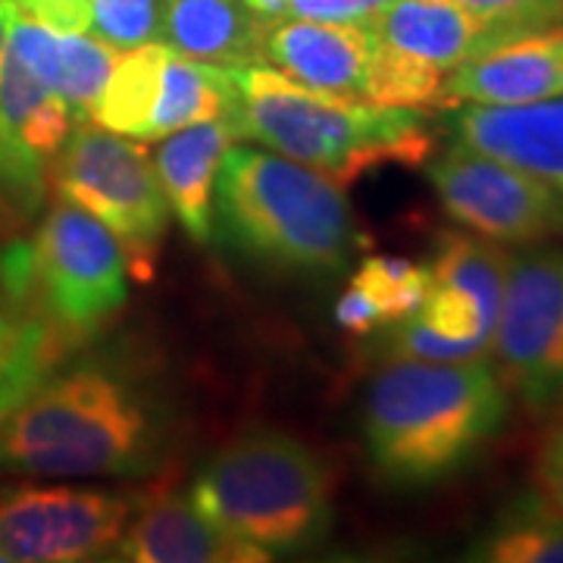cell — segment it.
I'll return each mask as SVG.
<instances>
[{"label":"cell","instance_id":"1","mask_svg":"<svg viewBox=\"0 0 563 563\" xmlns=\"http://www.w3.org/2000/svg\"><path fill=\"white\" fill-rule=\"evenodd\" d=\"M510 395L488 357H391L369 385L363 439L379 476L420 488L457 476L507 422Z\"/></svg>","mask_w":563,"mask_h":563},{"label":"cell","instance_id":"2","mask_svg":"<svg viewBox=\"0 0 563 563\" xmlns=\"http://www.w3.org/2000/svg\"><path fill=\"white\" fill-rule=\"evenodd\" d=\"M235 139L257 141L282 157L320 169L339 185L379 166H422L435 151L429 122L410 107H383L303 88L266 63L232 66Z\"/></svg>","mask_w":563,"mask_h":563},{"label":"cell","instance_id":"3","mask_svg":"<svg viewBox=\"0 0 563 563\" xmlns=\"http://www.w3.org/2000/svg\"><path fill=\"white\" fill-rule=\"evenodd\" d=\"M157 463V420L129 376L101 363L57 369L0 417V470L135 476Z\"/></svg>","mask_w":563,"mask_h":563},{"label":"cell","instance_id":"4","mask_svg":"<svg viewBox=\"0 0 563 563\" xmlns=\"http://www.w3.org/2000/svg\"><path fill=\"white\" fill-rule=\"evenodd\" d=\"M213 201L222 239L254 261L335 273L351 257L354 220L342 185L291 157L229 144Z\"/></svg>","mask_w":563,"mask_h":563},{"label":"cell","instance_id":"5","mask_svg":"<svg viewBox=\"0 0 563 563\" xmlns=\"http://www.w3.org/2000/svg\"><path fill=\"white\" fill-rule=\"evenodd\" d=\"M191 501L225 532L273 558L329 536L332 473L301 439L257 429L203 463Z\"/></svg>","mask_w":563,"mask_h":563},{"label":"cell","instance_id":"6","mask_svg":"<svg viewBox=\"0 0 563 563\" xmlns=\"http://www.w3.org/2000/svg\"><path fill=\"white\" fill-rule=\"evenodd\" d=\"M0 285L16 291L25 310L73 357L125 310L129 263L98 217L60 198L29 242L3 251Z\"/></svg>","mask_w":563,"mask_h":563},{"label":"cell","instance_id":"7","mask_svg":"<svg viewBox=\"0 0 563 563\" xmlns=\"http://www.w3.org/2000/svg\"><path fill=\"white\" fill-rule=\"evenodd\" d=\"M60 198L85 207L113 232L132 276L151 279L169 229V203L147 147L101 125L73 122L57 151Z\"/></svg>","mask_w":563,"mask_h":563},{"label":"cell","instance_id":"8","mask_svg":"<svg viewBox=\"0 0 563 563\" xmlns=\"http://www.w3.org/2000/svg\"><path fill=\"white\" fill-rule=\"evenodd\" d=\"M235 98L232 66L195 60L163 41H147L117 57L88 120L125 139L161 141L195 122L229 120Z\"/></svg>","mask_w":563,"mask_h":563},{"label":"cell","instance_id":"9","mask_svg":"<svg viewBox=\"0 0 563 563\" xmlns=\"http://www.w3.org/2000/svg\"><path fill=\"white\" fill-rule=\"evenodd\" d=\"M488 361L532 417L563 404V247L510 257Z\"/></svg>","mask_w":563,"mask_h":563},{"label":"cell","instance_id":"10","mask_svg":"<svg viewBox=\"0 0 563 563\" xmlns=\"http://www.w3.org/2000/svg\"><path fill=\"white\" fill-rule=\"evenodd\" d=\"M373 29L363 98L383 107L442 103L448 76L492 47L488 29L451 0H391Z\"/></svg>","mask_w":563,"mask_h":563},{"label":"cell","instance_id":"11","mask_svg":"<svg viewBox=\"0 0 563 563\" xmlns=\"http://www.w3.org/2000/svg\"><path fill=\"white\" fill-rule=\"evenodd\" d=\"M426 173L448 217L483 239L542 244L563 235L561 191L463 141L429 163Z\"/></svg>","mask_w":563,"mask_h":563},{"label":"cell","instance_id":"12","mask_svg":"<svg viewBox=\"0 0 563 563\" xmlns=\"http://www.w3.org/2000/svg\"><path fill=\"white\" fill-rule=\"evenodd\" d=\"M132 520L125 495L69 485L0 492V551L20 563L101 561Z\"/></svg>","mask_w":563,"mask_h":563},{"label":"cell","instance_id":"13","mask_svg":"<svg viewBox=\"0 0 563 563\" xmlns=\"http://www.w3.org/2000/svg\"><path fill=\"white\" fill-rule=\"evenodd\" d=\"M563 95V22L529 35L492 44L463 60L444 81L442 103H514L548 101Z\"/></svg>","mask_w":563,"mask_h":563},{"label":"cell","instance_id":"14","mask_svg":"<svg viewBox=\"0 0 563 563\" xmlns=\"http://www.w3.org/2000/svg\"><path fill=\"white\" fill-rule=\"evenodd\" d=\"M373 57V29L354 22L285 16L266 29L263 63L303 88L363 98Z\"/></svg>","mask_w":563,"mask_h":563},{"label":"cell","instance_id":"15","mask_svg":"<svg viewBox=\"0 0 563 563\" xmlns=\"http://www.w3.org/2000/svg\"><path fill=\"white\" fill-rule=\"evenodd\" d=\"M113 551V558L132 563L269 561L266 551L235 539L232 532L213 523L185 492L154 495L141 507L139 517L129 520Z\"/></svg>","mask_w":563,"mask_h":563},{"label":"cell","instance_id":"16","mask_svg":"<svg viewBox=\"0 0 563 563\" xmlns=\"http://www.w3.org/2000/svg\"><path fill=\"white\" fill-rule=\"evenodd\" d=\"M454 132L463 144L548 181L563 195V95L514 107L470 103L454 117Z\"/></svg>","mask_w":563,"mask_h":563},{"label":"cell","instance_id":"17","mask_svg":"<svg viewBox=\"0 0 563 563\" xmlns=\"http://www.w3.org/2000/svg\"><path fill=\"white\" fill-rule=\"evenodd\" d=\"M232 139L235 132L229 120H210L185 125L157 144V179L191 242L203 244L213 235V185Z\"/></svg>","mask_w":563,"mask_h":563},{"label":"cell","instance_id":"18","mask_svg":"<svg viewBox=\"0 0 563 563\" xmlns=\"http://www.w3.org/2000/svg\"><path fill=\"white\" fill-rule=\"evenodd\" d=\"M266 29L244 0H161L157 41L195 60L244 66L263 63Z\"/></svg>","mask_w":563,"mask_h":563},{"label":"cell","instance_id":"19","mask_svg":"<svg viewBox=\"0 0 563 563\" xmlns=\"http://www.w3.org/2000/svg\"><path fill=\"white\" fill-rule=\"evenodd\" d=\"M488 563H563V517L536 498H520L470 554Z\"/></svg>","mask_w":563,"mask_h":563},{"label":"cell","instance_id":"20","mask_svg":"<svg viewBox=\"0 0 563 563\" xmlns=\"http://www.w3.org/2000/svg\"><path fill=\"white\" fill-rule=\"evenodd\" d=\"M117 57V47L88 32H57V69L51 88L66 101L76 120H88V110Z\"/></svg>","mask_w":563,"mask_h":563},{"label":"cell","instance_id":"21","mask_svg":"<svg viewBox=\"0 0 563 563\" xmlns=\"http://www.w3.org/2000/svg\"><path fill=\"white\" fill-rule=\"evenodd\" d=\"M351 285H357L376 303L383 325L417 317L429 291V269L401 257H369L361 263Z\"/></svg>","mask_w":563,"mask_h":563},{"label":"cell","instance_id":"22","mask_svg":"<svg viewBox=\"0 0 563 563\" xmlns=\"http://www.w3.org/2000/svg\"><path fill=\"white\" fill-rule=\"evenodd\" d=\"M488 29L492 44L563 22V0H451Z\"/></svg>","mask_w":563,"mask_h":563},{"label":"cell","instance_id":"23","mask_svg":"<svg viewBox=\"0 0 563 563\" xmlns=\"http://www.w3.org/2000/svg\"><path fill=\"white\" fill-rule=\"evenodd\" d=\"M161 0H91L88 35L107 41L117 51H129L157 38Z\"/></svg>","mask_w":563,"mask_h":563},{"label":"cell","instance_id":"24","mask_svg":"<svg viewBox=\"0 0 563 563\" xmlns=\"http://www.w3.org/2000/svg\"><path fill=\"white\" fill-rule=\"evenodd\" d=\"M391 0H288V16L373 25Z\"/></svg>","mask_w":563,"mask_h":563},{"label":"cell","instance_id":"25","mask_svg":"<svg viewBox=\"0 0 563 563\" xmlns=\"http://www.w3.org/2000/svg\"><path fill=\"white\" fill-rule=\"evenodd\" d=\"M536 495L563 517V420L544 435L532 466Z\"/></svg>","mask_w":563,"mask_h":563},{"label":"cell","instance_id":"26","mask_svg":"<svg viewBox=\"0 0 563 563\" xmlns=\"http://www.w3.org/2000/svg\"><path fill=\"white\" fill-rule=\"evenodd\" d=\"M13 7L54 32H88L91 22V0H13Z\"/></svg>","mask_w":563,"mask_h":563},{"label":"cell","instance_id":"27","mask_svg":"<svg viewBox=\"0 0 563 563\" xmlns=\"http://www.w3.org/2000/svg\"><path fill=\"white\" fill-rule=\"evenodd\" d=\"M335 322L347 332H369V329L383 325L376 303L369 301L357 285H351L335 303Z\"/></svg>","mask_w":563,"mask_h":563},{"label":"cell","instance_id":"28","mask_svg":"<svg viewBox=\"0 0 563 563\" xmlns=\"http://www.w3.org/2000/svg\"><path fill=\"white\" fill-rule=\"evenodd\" d=\"M13 0H0V60H3V51H7V38H10V22H13Z\"/></svg>","mask_w":563,"mask_h":563},{"label":"cell","instance_id":"29","mask_svg":"<svg viewBox=\"0 0 563 563\" xmlns=\"http://www.w3.org/2000/svg\"><path fill=\"white\" fill-rule=\"evenodd\" d=\"M3 561H7V558H3V551H0V563H3Z\"/></svg>","mask_w":563,"mask_h":563}]
</instances>
